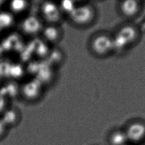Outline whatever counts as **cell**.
<instances>
[{
    "mask_svg": "<svg viewBox=\"0 0 145 145\" xmlns=\"http://www.w3.org/2000/svg\"><path fill=\"white\" fill-rule=\"evenodd\" d=\"M137 37V32L135 28L130 25L122 27L113 38V50L122 49L129 45L135 41Z\"/></svg>",
    "mask_w": 145,
    "mask_h": 145,
    "instance_id": "cell-1",
    "label": "cell"
},
{
    "mask_svg": "<svg viewBox=\"0 0 145 145\" xmlns=\"http://www.w3.org/2000/svg\"><path fill=\"white\" fill-rule=\"evenodd\" d=\"M123 131L128 143L137 144L145 140V124L143 122H132Z\"/></svg>",
    "mask_w": 145,
    "mask_h": 145,
    "instance_id": "cell-2",
    "label": "cell"
},
{
    "mask_svg": "<svg viewBox=\"0 0 145 145\" xmlns=\"http://www.w3.org/2000/svg\"><path fill=\"white\" fill-rule=\"evenodd\" d=\"M71 19L79 25L89 23L94 18V11L90 5H84L75 7L70 13Z\"/></svg>",
    "mask_w": 145,
    "mask_h": 145,
    "instance_id": "cell-3",
    "label": "cell"
},
{
    "mask_svg": "<svg viewBox=\"0 0 145 145\" xmlns=\"http://www.w3.org/2000/svg\"><path fill=\"white\" fill-rule=\"evenodd\" d=\"M91 48L97 55H106L113 50V38L105 35H98L92 41Z\"/></svg>",
    "mask_w": 145,
    "mask_h": 145,
    "instance_id": "cell-4",
    "label": "cell"
},
{
    "mask_svg": "<svg viewBox=\"0 0 145 145\" xmlns=\"http://www.w3.org/2000/svg\"><path fill=\"white\" fill-rule=\"evenodd\" d=\"M140 4L135 0H126L122 1L120 5L121 13L127 18H131L136 15L139 11Z\"/></svg>",
    "mask_w": 145,
    "mask_h": 145,
    "instance_id": "cell-5",
    "label": "cell"
},
{
    "mask_svg": "<svg viewBox=\"0 0 145 145\" xmlns=\"http://www.w3.org/2000/svg\"><path fill=\"white\" fill-rule=\"evenodd\" d=\"M57 5L54 3L47 2L42 5V12L45 18L50 21L55 22L58 20L59 12Z\"/></svg>",
    "mask_w": 145,
    "mask_h": 145,
    "instance_id": "cell-6",
    "label": "cell"
},
{
    "mask_svg": "<svg viewBox=\"0 0 145 145\" xmlns=\"http://www.w3.org/2000/svg\"><path fill=\"white\" fill-rule=\"evenodd\" d=\"M108 142L110 145H126L128 143L123 130H116L112 131L108 137Z\"/></svg>",
    "mask_w": 145,
    "mask_h": 145,
    "instance_id": "cell-7",
    "label": "cell"
},
{
    "mask_svg": "<svg viewBox=\"0 0 145 145\" xmlns=\"http://www.w3.org/2000/svg\"><path fill=\"white\" fill-rule=\"evenodd\" d=\"M40 27V23L35 18H29L24 20L23 24V28L26 32L35 33Z\"/></svg>",
    "mask_w": 145,
    "mask_h": 145,
    "instance_id": "cell-8",
    "label": "cell"
},
{
    "mask_svg": "<svg viewBox=\"0 0 145 145\" xmlns=\"http://www.w3.org/2000/svg\"><path fill=\"white\" fill-rule=\"evenodd\" d=\"M59 35V31L57 28L55 27H48L44 32L45 37L49 41H54L58 39Z\"/></svg>",
    "mask_w": 145,
    "mask_h": 145,
    "instance_id": "cell-9",
    "label": "cell"
},
{
    "mask_svg": "<svg viewBox=\"0 0 145 145\" xmlns=\"http://www.w3.org/2000/svg\"><path fill=\"white\" fill-rule=\"evenodd\" d=\"M27 6L28 5L27 2L22 1H15L11 2L10 8L13 12L19 13L24 10Z\"/></svg>",
    "mask_w": 145,
    "mask_h": 145,
    "instance_id": "cell-10",
    "label": "cell"
},
{
    "mask_svg": "<svg viewBox=\"0 0 145 145\" xmlns=\"http://www.w3.org/2000/svg\"><path fill=\"white\" fill-rule=\"evenodd\" d=\"M12 23V15L8 13H0V27L6 28Z\"/></svg>",
    "mask_w": 145,
    "mask_h": 145,
    "instance_id": "cell-11",
    "label": "cell"
},
{
    "mask_svg": "<svg viewBox=\"0 0 145 145\" xmlns=\"http://www.w3.org/2000/svg\"><path fill=\"white\" fill-rule=\"evenodd\" d=\"M5 134V127L2 122H0V139L2 138Z\"/></svg>",
    "mask_w": 145,
    "mask_h": 145,
    "instance_id": "cell-12",
    "label": "cell"
}]
</instances>
